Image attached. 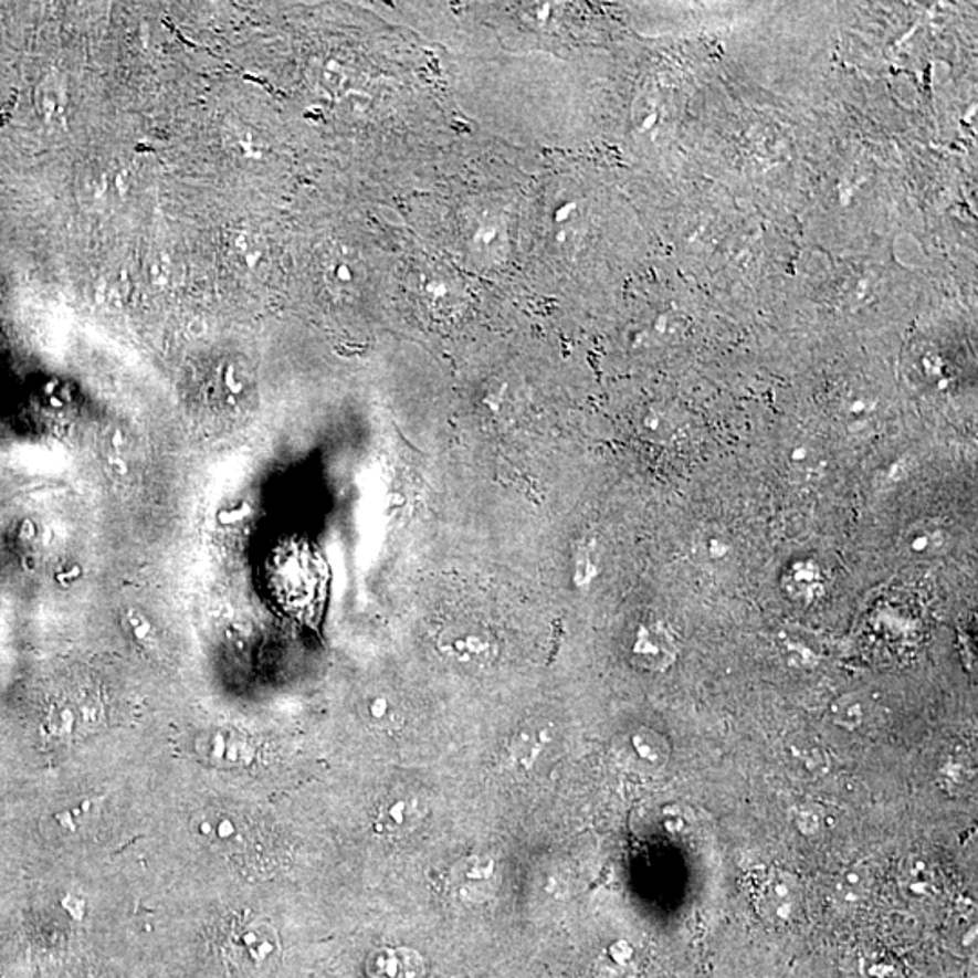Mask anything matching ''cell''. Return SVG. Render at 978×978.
<instances>
[{
	"label": "cell",
	"mask_w": 978,
	"mask_h": 978,
	"mask_svg": "<svg viewBox=\"0 0 978 978\" xmlns=\"http://www.w3.org/2000/svg\"><path fill=\"white\" fill-rule=\"evenodd\" d=\"M435 649L442 660L472 671L490 669L501 656L497 634L479 622L450 623L439 632Z\"/></svg>",
	"instance_id": "obj_1"
},
{
	"label": "cell",
	"mask_w": 978,
	"mask_h": 978,
	"mask_svg": "<svg viewBox=\"0 0 978 978\" xmlns=\"http://www.w3.org/2000/svg\"><path fill=\"white\" fill-rule=\"evenodd\" d=\"M631 662L649 673L667 671L677 658L674 632L665 622H643L632 634L629 645Z\"/></svg>",
	"instance_id": "obj_2"
},
{
	"label": "cell",
	"mask_w": 978,
	"mask_h": 978,
	"mask_svg": "<svg viewBox=\"0 0 978 978\" xmlns=\"http://www.w3.org/2000/svg\"><path fill=\"white\" fill-rule=\"evenodd\" d=\"M803 897V884L793 873L774 870L759 886L758 908L768 923L785 926L798 917Z\"/></svg>",
	"instance_id": "obj_3"
},
{
	"label": "cell",
	"mask_w": 978,
	"mask_h": 978,
	"mask_svg": "<svg viewBox=\"0 0 978 978\" xmlns=\"http://www.w3.org/2000/svg\"><path fill=\"white\" fill-rule=\"evenodd\" d=\"M618 756L634 772L658 774L667 767L671 747L662 734L649 727H638L623 736Z\"/></svg>",
	"instance_id": "obj_4"
},
{
	"label": "cell",
	"mask_w": 978,
	"mask_h": 978,
	"mask_svg": "<svg viewBox=\"0 0 978 978\" xmlns=\"http://www.w3.org/2000/svg\"><path fill=\"white\" fill-rule=\"evenodd\" d=\"M424 816V807L421 799L413 793H397L385 799L381 807L377 808L376 816L371 819V828L377 835L397 838L412 832L417 824L421 823Z\"/></svg>",
	"instance_id": "obj_5"
},
{
	"label": "cell",
	"mask_w": 978,
	"mask_h": 978,
	"mask_svg": "<svg viewBox=\"0 0 978 978\" xmlns=\"http://www.w3.org/2000/svg\"><path fill=\"white\" fill-rule=\"evenodd\" d=\"M949 547H951V537L948 527L944 526L943 522L932 518L915 522L901 538V549L915 562H928L943 557Z\"/></svg>",
	"instance_id": "obj_6"
},
{
	"label": "cell",
	"mask_w": 978,
	"mask_h": 978,
	"mask_svg": "<svg viewBox=\"0 0 978 978\" xmlns=\"http://www.w3.org/2000/svg\"><path fill=\"white\" fill-rule=\"evenodd\" d=\"M367 971L370 978H422L424 960L416 949L385 946L371 951Z\"/></svg>",
	"instance_id": "obj_7"
},
{
	"label": "cell",
	"mask_w": 978,
	"mask_h": 978,
	"mask_svg": "<svg viewBox=\"0 0 978 978\" xmlns=\"http://www.w3.org/2000/svg\"><path fill=\"white\" fill-rule=\"evenodd\" d=\"M497 864L490 855H470L455 870V883L462 898L481 903L490 893V884L495 879Z\"/></svg>",
	"instance_id": "obj_8"
},
{
	"label": "cell",
	"mask_w": 978,
	"mask_h": 978,
	"mask_svg": "<svg viewBox=\"0 0 978 978\" xmlns=\"http://www.w3.org/2000/svg\"><path fill=\"white\" fill-rule=\"evenodd\" d=\"M551 739L553 728L549 723H524L509 742V759L513 765L529 770L543 756L544 748L551 743Z\"/></svg>",
	"instance_id": "obj_9"
},
{
	"label": "cell",
	"mask_w": 978,
	"mask_h": 978,
	"mask_svg": "<svg viewBox=\"0 0 978 978\" xmlns=\"http://www.w3.org/2000/svg\"><path fill=\"white\" fill-rule=\"evenodd\" d=\"M33 102H35L36 115L44 124L48 126L62 124L65 120L67 102H70L64 76L55 70L42 76L41 82L36 84L35 93H33Z\"/></svg>",
	"instance_id": "obj_10"
},
{
	"label": "cell",
	"mask_w": 978,
	"mask_h": 978,
	"mask_svg": "<svg viewBox=\"0 0 978 978\" xmlns=\"http://www.w3.org/2000/svg\"><path fill=\"white\" fill-rule=\"evenodd\" d=\"M843 969L848 978H903L898 964L877 949H855L844 958Z\"/></svg>",
	"instance_id": "obj_11"
},
{
	"label": "cell",
	"mask_w": 978,
	"mask_h": 978,
	"mask_svg": "<svg viewBox=\"0 0 978 978\" xmlns=\"http://www.w3.org/2000/svg\"><path fill=\"white\" fill-rule=\"evenodd\" d=\"M361 713L371 727L381 730L401 727L404 722V708L399 697L387 688H376L362 696Z\"/></svg>",
	"instance_id": "obj_12"
},
{
	"label": "cell",
	"mask_w": 978,
	"mask_h": 978,
	"mask_svg": "<svg viewBox=\"0 0 978 978\" xmlns=\"http://www.w3.org/2000/svg\"><path fill=\"white\" fill-rule=\"evenodd\" d=\"M870 714H872V705L866 697L861 694H844L830 705L828 716L838 727L858 730L866 725Z\"/></svg>",
	"instance_id": "obj_13"
},
{
	"label": "cell",
	"mask_w": 978,
	"mask_h": 978,
	"mask_svg": "<svg viewBox=\"0 0 978 978\" xmlns=\"http://www.w3.org/2000/svg\"><path fill=\"white\" fill-rule=\"evenodd\" d=\"M634 946L629 940L609 944L598 960V974L602 978H631L634 975Z\"/></svg>",
	"instance_id": "obj_14"
},
{
	"label": "cell",
	"mask_w": 978,
	"mask_h": 978,
	"mask_svg": "<svg viewBox=\"0 0 978 978\" xmlns=\"http://www.w3.org/2000/svg\"><path fill=\"white\" fill-rule=\"evenodd\" d=\"M781 651L785 660L792 663L793 667H813V663L818 662L819 658L812 642H807L803 632L798 631L782 632Z\"/></svg>",
	"instance_id": "obj_15"
},
{
	"label": "cell",
	"mask_w": 978,
	"mask_h": 978,
	"mask_svg": "<svg viewBox=\"0 0 978 978\" xmlns=\"http://www.w3.org/2000/svg\"><path fill=\"white\" fill-rule=\"evenodd\" d=\"M788 464L793 473L810 479L823 470L824 456L813 442H799L788 455Z\"/></svg>",
	"instance_id": "obj_16"
},
{
	"label": "cell",
	"mask_w": 978,
	"mask_h": 978,
	"mask_svg": "<svg viewBox=\"0 0 978 978\" xmlns=\"http://www.w3.org/2000/svg\"><path fill=\"white\" fill-rule=\"evenodd\" d=\"M792 824L803 838H813L827 827V813L818 805H799L792 810Z\"/></svg>",
	"instance_id": "obj_17"
},
{
	"label": "cell",
	"mask_w": 978,
	"mask_h": 978,
	"mask_svg": "<svg viewBox=\"0 0 978 978\" xmlns=\"http://www.w3.org/2000/svg\"><path fill=\"white\" fill-rule=\"evenodd\" d=\"M869 872L864 866H852L843 873V877H839V898H843L844 903H858L869 888Z\"/></svg>",
	"instance_id": "obj_18"
},
{
	"label": "cell",
	"mask_w": 978,
	"mask_h": 978,
	"mask_svg": "<svg viewBox=\"0 0 978 978\" xmlns=\"http://www.w3.org/2000/svg\"><path fill=\"white\" fill-rule=\"evenodd\" d=\"M81 181V198L90 203H101L106 200L107 191H109V175L101 171L96 167H90L84 175L78 178Z\"/></svg>",
	"instance_id": "obj_19"
},
{
	"label": "cell",
	"mask_w": 978,
	"mask_h": 978,
	"mask_svg": "<svg viewBox=\"0 0 978 978\" xmlns=\"http://www.w3.org/2000/svg\"><path fill=\"white\" fill-rule=\"evenodd\" d=\"M697 553L700 557L705 558L708 562H722L733 551V544L728 540L727 535L722 532H707L697 540Z\"/></svg>",
	"instance_id": "obj_20"
},
{
	"label": "cell",
	"mask_w": 978,
	"mask_h": 978,
	"mask_svg": "<svg viewBox=\"0 0 978 978\" xmlns=\"http://www.w3.org/2000/svg\"><path fill=\"white\" fill-rule=\"evenodd\" d=\"M660 827L671 835H682L693 827V819L687 808L682 805H667L660 810Z\"/></svg>",
	"instance_id": "obj_21"
},
{
	"label": "cell",
	"mask_w": 978,
	"mask_h": 978,
	"mask_svg": "<svg viewBox=\"0 0 978 978\" xmlns=\"http://www.w3.org/2000/svg\"><path fill=\"white\" fill-rule=\"evenodd\" d=\"M792 754L798 765H801L805 770L813 774V776H821V774L828 772L830 761H828V754L823 748L796 747L792 748Z\"/></svg>",
	"instance_id": "obj_22"
},
{
	"label": "cell",
	"mask_w": 978,
	"mask_h": 978,
	"mask_svg": "<svg viewBox=\"0 0 978 978\" xmlns=\"http://www.w3.org/2000/svg\"><path fill=\"white\" fill-rule=\"evenodd\" d=\"M969 761L968 759L963 758V754H951L946 761L943 763V767H940V778H943L944 785H954V787H958V785H963L966 782V774L969 770Z\"/></svg>",
	"instance_id": "obj_23"
},
{
	"label": "cell",
	"mask_w": 978,
	"mask_h": 978,
	"mask_svg": "<svg viewBox=\"0 0 978 978\" xmlns=\"http://www.w3.org/2000/svg\"><path fill=\"white\" fill-rule=\"evenodd\" d=\"M643 432L648 433L652 441H669L676 433V424L665 421L662 413L651 412L643 417Z\"/></svg>",
	"instance_id": "obj_24"
},
{
	"label": "cell",
	"mask_w": 978,
	"mask_h": 978,
	"mask_svg": "<svg viewBox=\"0 0 978 978\" xmlns=\"http://www.w3.org/2000/svg\"><path fill=\"white\" fill-rule=\"evenodd\" d=\"M48 725H50L51 734H55V736H70L75 730L76 713L67 705L51 708Z\"/></svg>",
	"instance_id": "obj_25"
},
{
	"label": "cell",
	"mask_w": 978,
	"mask_h": 978,
	"mask_svg": "<svg viewBox=\"0 0 978 978\" xmlns=\"http://www.w3.org/2000/svg\"><path fill=\"white\" fill-rule=\"evenodd\" d=\"M172 263L167 252H158L149 263V277L153 285H169L171 283Z\"/></svg>",
	"instance_id": "obj_26"
},
{
	"label": "cell",
	"mask_w": 978,
	"mask_h": 978,
	"mask_svg": "<svg viewBox=\"0 0 978 978\" xmlns=\"http://www.w3.org/2000/svg\"><path fill=\"white\" fill-rule=\"evenodd\" d=\"M126 618L133 637L138 642L144 643V645H151L153 640H155V629H153L151 622L138 611L127 612Z\"/></svg>",
	"instance_id": "obj_27"
},
{
	"label": "cell",
	"mask_w": 978,
	"mask_h": 978,
	"mask_svg": "<svg viewBox=\"0 0 978 978\" xmlns=\"http://www.w3.org/2000/svg\"><path fill=\"white\" fill-rule=\"evenodd\" d=\"M354 280L356 276L347 261H330V265L326 266V282H330L328 285L336 282L334 285L347 286L351 285Z\"/></svg>",
	"instance_id": "obj_28"
},
{
	"label": "cell",
	"mask_w": 978,
	"mask_h": 978,
	"mask_svg": "<svg viewBox=\"0 0 978 978\" xmlns=\"http://www.w3.org/2000/svg\"><path fill=\"white\" fill-rule=\"evenodd\" d=\"M211 823L212 830H214L212 838H217L218 841L227 843V841H234L238 838V827L232 819L220 818L218 821H212L211 819Z\"/></svg>",
	"instance_id": "obj_29"
},
{
	"label": "cell",
	"mask_w": 978,
	"mask_h": 978,
	"mask_svg": "<svg viewBox=\"0 0 978 978\" xmlns=\"http://www.w3.org/2000/svg\"><path fill=\"white\" fill-rule=\"evenodd\" d=\"M223 385L234 396H240L241 391L245 390V382L241 379L240 371L234 365H229L223 371Z\"/></svg>",
	"instance_id": "obj_30"
},
{
	"label": "cell",
	"mask_w": 978,
	"mask_h": 978,
	"mask_svg": "<svg viewBox=\"0 0 978 978\" xmlns=\"http://www.w3.org/2000/svg\"><path fill=\"white\" fill-rule=\"evenodd\" d=\"M104 461H106L107 470L116 477L126 479L129 475V466H127V462L124 461V456L120 453H106Z\"/></svg>",
	"instance_id": "obj_31"
},
{
	"label": "cell",
	"mask_w": 978,
	"mask_h": 978,
	"mask_svg": "<svg viewBox=\"0 0 978 978\" xmlns=\"http://www.w3.org/2000/svg\"><path fill=\"white\" fill-rule=\"evenodd\" d=\"M62 906H64L65 912L70 913L71 917L75 918V921H82V918H84V913H86V903H84V898L67 893V895L62 898Z\"/></svg>",
	"instance_id": "obj_32"
},
{
	"label": "cell",
	"mask_w": 978,
	"mask_h": 978,
	"mask_svg": "<svg viewBox=\"0 0 978 978\" xmlns=\"http://www.w3.org/2000/svg\"><path fill=\"white\" fill-rule=\"evenodd\" d=\"M227 747H229V736H227L225 733L212 734L211 742H209V750H211L212 759L223 761V756H225Z\"/></svg>",
	"instance_id": "obj_33"
},
{
	"label": "cell",
	"mask_w": 978,
	"mask_h": 978,
	"mask_svg": "<svg viewBox=\"0 0 978 978\" xmlns=\"http://www.w3.org/2000/svg\"><path fill=\"white\" fill-rule=\"evenodd\" d=\"M55 821L65 830H70V832H75L76 830V818L71 810H62V812L55 813Z\"/></svg>",
	"instance_id": "obj_34"
},
{
	"label": "cell",
	"mask_w": 978,
	"mask_h": 978,
	"mask_svg": "<svg viewBox=\"0 0 978 978\" xmlns=\"http://www.w3.org/2000/svg\"><path fill=\"white\" fill-rule=\"evenodd\" d=\"M196 830H198V833H200L201 838L207 839H211L212 833H214V830H212L211 819H201V821H198V824H196Z\"/></svg>",
	"instance_id": "obj_35"
},
{
	"label": "cell",
	"mask_w": 978,
	"mask_h": 978,
	"mask_svg": "<svg viewBox=\"0 0 978 978\" xmlns=\"http://www.w3.org/2000/svg\"><path fill=\"white\" fill-rule=\"evenodd\" d=\"M495 236H497V229L495 227H484V229L477 232L479 240L484 241V243H490Z\"/></svg>",
	"instance_id": "obj_36"
},
{
	"label": "cell",
	"mask_w": 978,
	"mask_h": 978,
	"mask_svg": "<svg viewBox=\"0 0 978 978\" xmlns=\"http://www.w3.org/2000/svg\"><path fill=\"white\" fill-rule=\"evenodd\" d=\"M428 292L432 294L433 297H444L446 296V285H442V283H432V285H428Z\"/></svg>",
	"instance_id": "obj_37"
},
{
	"label": "cell",
	"mask_w": 978,
	"mask_h": 978,
	"mask_svg": "<svg viewBox=\"0 0 978 978\" xmlns=\"http://www.w3.org/2000/svg\"><path fill=\"white\" fill-rule=\"evenodd\" d=\"M575 203H569V206H564L558 209L557 214H555V221H564L567 217H569V211H571Z\"/></svg>",
	"instance_id": "obj_38"
}]
</instances>
